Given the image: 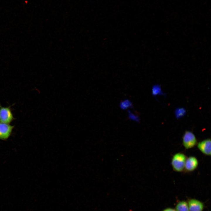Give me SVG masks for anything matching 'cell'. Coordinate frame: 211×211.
<instances>
[{
	"instance_id": "cell-1",
	"label": "cell",
	"mask_w": 211,
	"mask_h": 211,
	"mask_svg": "<svg viewBox=\"0 0 211 211\" xmlns=\"http://www.w3.org/2000/svg\"><path fill=\"white\" fill-rule=\"evenodd\" d=\"M187 157L184 154L178 152L174 154L171 160V165L175 171L181 172L184 169Z\"/></svg>"
},
{
	"instance_id": "cell-2",
	"label": "cell",
	"mask_w": 211,
	"mask_h": 211,
	"mask_svg": "<svg viewBox=\"0 0 211 211\" xmlns=\"http://www.w3.org/2000/svg\"><path fill=\"white\" fill-rule=\"evenodd\" d=\"M182 143L185 149H190L197 145V139L193 132L190 131H186L183 137Z\"/></svg>"
},
{
	"instance_id": "cell-3",
	"label": "cell",
	"mask_w": 211,
	"mask_h": 211,
	"mask_svg": "<svg viewBox=\"0 0 211 211\" xmlns=\"http://www.w3.org/2000/svg\"><path fill=\"white\" fill-rule=\"evenodd\" d=\"M14 119L10 107H3L0 105V123L9 124Z\"/></svg>"
},
{
	"instance_id": "cell-4",
	"label": "cell",
	"mask_w": 211,
	"mask_h": 211,
	"mask_svg": "<svg viewBox=\"0 0 211 211\" xmlns=\"http://www.w3.org/2000/svg\"><path fill=\"white\" fill-rule=\"evenodd\" d=\"M14 126L9 124L0 123V139L6 140L12 133Z\"/></svg>"
},
{
	"instance_id": "cell-5",
	"label": "cell",
	"mask_w": 211,
	"mask_h": 211,
	"mask_svg": "<svg viewBox=\"0 0 211 211\" xmlns=\"http://www.w3.org/2000/svg\"><path fill=\"white\" fill-rule=\"evenodd\" d=\"M187 202L189 211H203L204 209V203L198 199L189 198Z\"/></svg>"
},
{
	"instance_id": "cell-6",
	"label": "cell",
	"mask_w": 211,
	"mask_h": 211,
	"mask_svg": "<svg viewBox=\"0 0 211 211\" xmlns=\"http://www.w3.org/2000/svg\"><path fill=\"white\" fill-rule=\"evenodd\" d=\"M211 141L210 139H207L197 143V144L199 150L205 155H211Z\"/></svg>"
},
{
	"instance_id": "cell-7",
	"label": "cell",
	"mask_w": 211,
	"mask_h": 211,
	"mask_svg": "<svg viewBox=\"0 0 211 211\" xmlns=\"http://www.w3.org/2000/svg\"><path fill=\"white\" fill-rule=\"evenodd\" d=\"M198 165L197 159L194 156H190L186 159L184 169L187 172H192L197 169Z\"/></svg>"
},
{
	"instance_id": "cell-8",
	"label": "cell",
	"mask_w": 211,
	"mask_h": 211,
	"mask_svg": "<svg viewBox=\"0 0 211 211\" xmlns=\"http://www.w3.org/2000/svg\"><path fill=\"white\" fill-rule=\"evenodd\" d=\"M176 211H189L187 201H180L177 202L175 207Z\"/></svg>"
},
{
	"instance_id": "cell-9",
	"label": "cell",
	"mask_w": 211,
	"mask_h": 211,
	"mask_svg": "<svg viewBox=\"0 0 211 211\" xmlns=\"http://www.w3.org/2000/svg\"><path fill=\"white\" fill-rule=\"evenodd\" d=\"M120 108L122 110H126L132 107V102L128 99L122 101L120 104Z\"/></svg>"
},
{
	"instance_id": "cell-10",
	"label": "cell",
	"mask_w": 211,
	"mask_h": 211,
	"mask_svg": "<svg viewBox=\"0 0 211 211\" xmlns=\"http://www.w3.org/2000/svg\"><path fill=\"white\" fill-rule=\"evenodd\" d=\"M128 117L131 120L138 122L139 121V119L138 117L130 112V110L128 111Z\"/></svg>"
},
{
	"instance_id": "cell-11",
	"label": "cell",
	"mask_w": 211,
	"mask_h": 211,
	"mask_svg": "<svg viewBox=\"0 0 211 211\" xmlns=\"http://www.w3.org/2000/svg\"><path fill=\"white\" fill-rule=\"evenodd\" d=\"M162 211H176L175 209L171 207H167L164 209Z\"/></svg>"
}]
</instances>
